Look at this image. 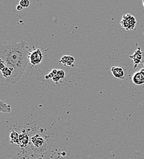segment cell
<instances>
[{
  "label": "cell",
  "mask_w": 144,
  "mask_h": 159,
  "mask_svg": "<svg viewBox=\"0 0 144 159\" xmlns=\"http://www.w3.org/2000/svg\"><path fill=\"white\" fill-rule=\"evenodd\" d=\"M10 141L19 144V135L16 132H12L10 135Z\"/></svg>",
  "instance_id": "12"
},
{
  "label": "cell",
  "mask_w": 144,
  "mask_h": 159,
  "mask_svg": "<svg viewBox=\"0 0 144 159\" xmlns=\"http://www.w3.org/2000/svg\"><path fill=\"white\" fill-rule=\"evenodd\" d=\"M19 4L23 7V8H27L30 5V1L28 0H20Z\"/></svg>",
  "instance_id": "14"
},
{
  "label": "cell",
  "mask_w": 144,
  "mask_h": 159,
  "mask_svg": "<svg viewBox=\"0 0 144 159\" xmlns=\"http://www.w3.org/2000/svg\"><path fill=\"white\" fill-rule=\"evenodd\" d=\"M31 50L25 42L7 41L1 45L0 59L12 72L13 75L6 80L7 83H16L29 63L28 56Z\"/></svg>",
  "instance_id": "1"
},
{
  "label": "cell",
  "mask_w": 144,
  "mask_h": 159,
  "mask_svg": "<svg viewBox=\"0 0 144 159\" xmlns=\"http://www.w3.org/2000/svg\"><path fill=\"white\" fill-rule=\"evenodd\" d=\"M140 72L142 73V74L143 75V77H144V68H142V69H140Z\"/></svg>",
  "instance_id": "18"
},
{
  "label": "cell",
  "mask_w": 144,
  "mask_h": 159,
  "mask_svg": "<svg viewBox=\"0 0 144 159\" xmlns=\"http://www.w3.org/2000/svg\"><path fill=\"white\" fill-rule=\"evenodd\" d=\"M29 142V137L28 135L25 133L22 132L19 134V144L22 146H25Z\"/></svg>",
  "instance_id": "9"
},
{
  "label": "cell",
  "mask_w": 144,
  "mask_h": 159,
  "mask_svg": "<svg viewBox=\"0 0 144 159\" xmlns=\"http://www.w3.org/2000/svg\"><path fill=\"white\" fill-rule=\"evenodd\" d=\"M57 75L60 78V79H63L65 77V72L63 70H58L57 71Z\"/></svg>",
  "instance_id": "15"
},
{
  "label": "cell",
  "mask_w": 144,
  "mask_h": 159,
  "mask_svg": "<svg viewBox=\"0 0 144 159\" xmlns=\"http://www.w3.org/2000/svg\"><path fill=\"white\" fill-rule=\"evenodd\" d=\"M120 23L122 27L126 30H133L136 27L137 21L133 16L128 14L123 17Z\"/></svg>",
  "instance_id": "2"
},
{
  "label": "cell",
  "mask_w": 144,
  "mask_h": 159,
  "mask_svg": "<svg viewBox=\"0 0 144 159\" xmlns=\"http://www.w3.org/2000/svg\"><path fill=\"white\" fill-rule=\"evenodd\" d=\"M74 61L75 59L74 57L69 55H65L59 61V63L62 64L64 66H68L71 67H74L75 66Z\"/></svg>",
  "instance_id": "7"
},
{
  "label": "cell",
  "mask_w": 144,
  "mask_h": 159,
  "mask_svg": "<svg viewBox=\"0 0 144 159\" xmlns=\"http://www.w3.org/2000/svg\"><path fill=\"white\" fill-rule=\"evenodd\" d=\"M29 63L33 66H38L41 64L42 61L43 56L41 50L39 48L35 49L31 51L28 56Z\"/></svg>",
  "instance_id": "3"
},
{
  "label": "cell",
  "mask_w": 144,
  "mask_h": 159,
  "mask_svg": "<svg viewBox=\"0 0 144 159\" xmlns=\"http://www.w3.org/2000/svg\"><path fill=\"white\" fill-rule=\"evenodd\" d=\"M143 66H144V63H143Z\"/></svg>",
  "instance_id": "20"
},
{
  "label": "cell",
  "mask_w": 144,
  "mask_h": 159,
  "mask_svg": "<svg viewBox=\"0 0 144 159\" xmlns=\"http://www.w3.org/2000/svg\"><path fill=\"white\" fill-rule=\"evenodd\" d=\"M143 7H144V0L143 1Z\"/></svg>",
  "instance_id": "19"
},
{
  "label": "cell",
  "mask_w": 144,
  "mask_h": 159,
  "mask_svg": "<svg viewBox=\"0 0 144 159\" xmlns=\"http://www.w3.org/2000/svg\"><path fill=\"white\" fill-rule=\"evenodd\" d=\"M130 58L133 59L134 62V68L136 69L141 63L143 62L144 61V52L141 51V48L139 47L137 48V50L133 54L131 55Z\"/></svg>",
  "instance_id": "4"
},
{
  "label": "cell",
  "mask_w": 144,
  "mask_h": 159,
  "mask_svg": "<svg viewBox=\"0 0 144 159\" xmlns=\"http://www.w3.org/2000/svg\"><path fill=\"white\" fill-rule=\"evenodd\" d=\"M52 80H53V81H54V82H58L59 80H60V78H59L57 75H55L52 79Z\"/></svg>",
  "instance_id": "16"
},
{
  "label": "cell",
  "mask_w": 144,
  "mask_h": 159,
  "mask_svg": "<svg viewBox=\"0 0 144 159\" xmlns=\"http://www.w3.org/2000/svg\"><path fill=\"white\" fill-rule=\"evenodd\" d=\"M23 9V7H22V6H20V4L17 5V10L18 11H21Z\"/></svg>",
  "instance_id": "17"
},
{
  "label": "cell",
  "mask_w": 144,
  "mask_h": 159,
  "mask_svg": "<svg viewBox=\"0 0 144 159\" xmlns=\"http://www.w3.org/2000/svg\"><path fill=\"white\" fill-rule=\"evenodd\" d=\"M31 141L34 148L37 149L42 148V149H44V147L46 146L45 141L38 134L34 135L31 138Z\"/></svg>",
  "instance_id": "5"
},
{
  "label": "cell",
  "mask_w": 144,
  "mask_h": 159,
  "mask_svg": "<svg viewBox=\"0 0 144 159\" xmlns=\"http://www.w3.org/2000/svg\"><path fill=\"white\" fill-rule=\"evenodd\" d=\"M1 72L3 73V77L6 78V80L8 79L9 78H10L12 75H13V72H12L7 67L5 66L3 69H1Z\"/></svg>",
  "instance_id": "11"
},
{
  "label": "cell",
  "mask_w": 144,
  "mask_h": 159,
  "mask_svg": "<svg viewBox=\"0 0 144 159\" xmlns=\"http://www.w3.org/2000/svg\"><path fill=\"white\" fill-rule=\"evenodd\" d=\"M111 72L112 73V75L118 79H124L126 75L124 69L120 67H112L111 68Z\"/></svg>",
  "instance_id": "6"
},
{
  "label": "cell",
  "mask_w": 144,
  "mask_h": 159,
  "mask_svg": "<svg viewBox=\"0 0 144 159\" xmlns=\"http://www.w3.org/2000/svg\"><path fill=\"white\" fill-rule=\"evenodd\" d=\"M132 81L136 85H142L144 84V77L140 72V71L136 72L134 73L132 77Z\"/></svg>",
  "instance_id": "8"
},
{
  "label": "cell",
  "mask_w": 144,
  "mask_h": 159,
  "mask_svg": "<svg viewBox=\"0 0 144 159\" xmlns=\"http://www.w3.org/2000/svg\"><path fill=\"white\" fill-rule=\"evenodd\" d=\"M0 112L5 113H9L11 112L10 106L3 102L2 100L0 101Z\"/></svg>",
  "instance_id": "10"
},
{
  "label": "cell",
  "mask_w": 144,
  "mask_h": 159,
  "mask_svg": "<svg viewBox=\"0 0 144 159\" xmlns=\"http://www.w3.org/2000/svg\"><path fill=\"white\" fill-rule=\"evenodd\" d=\"M57 71H58V70H56L55 69H53V70H52L49 73V74L45 76V79H47V80H48V79H52L55 75H57Z\"/></svg>",
  "instance_id": "13"
}]
</instances>
